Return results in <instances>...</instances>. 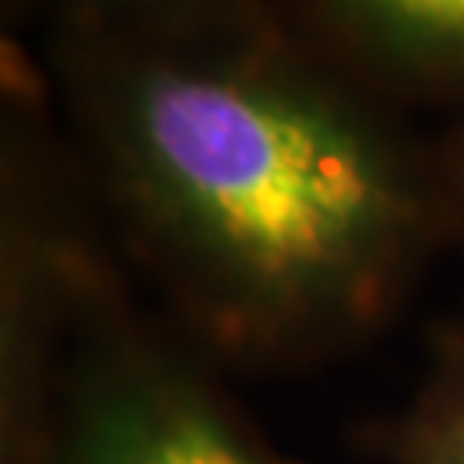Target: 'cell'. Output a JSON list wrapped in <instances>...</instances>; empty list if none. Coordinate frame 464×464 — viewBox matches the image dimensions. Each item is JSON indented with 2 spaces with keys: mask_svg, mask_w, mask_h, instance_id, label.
Masks as SVG:
<instances>
[{
  "mask_svg": "<svg viewBox=\"0 0 464 464\" xmlns=\"http://www.w3.org/2000/svg\"><path fill=\"white\" fill-rule=\"evenodd\" d=\"M0 14H4V32L21 34L32 21H42L45 0H0Z\"/></svg>",
  "mask_w": 464,
  "mask_h": 464,
  "instance_id": "8",
  "label": "cell"
},
{
  "mask_svg": "<svg viewBox=\"0 0 464 464\" xmlns=\"http://www.w3.org/2000/svg\"><path fill=\"white\" fill-rule=\"evenodd\" d=\"M128 272L66 128L0 121V464L63 461L66 362L86 303Z\"/></svg>",
  "mask_w": 464,
  "mask_h": 464,
  "instance_id": "2",
  "label": "cell"
},
{
  "mask_svg": "<svg viewBox=\"0 0 464 464\" xmlns=\"http://www.w3.org/2000/svg\"><path fill=\"white\" fill-rule=\"evenodd\" d=\"M276 14L272 0H45V38L155 45Z\"/></svg>",
  "mask_w": 464,
  "mask_h": 464,
  "instance_id": "6",
  "label": "cell"
},
{
  "mask_svg": "<svg viewBox=\"0 0 464 464\" xmlns=\"http://www.w3.org/2000/svg\"><path fill=\"white\" fill-rule=\"evenodd\" d=\"M272 11L402 111L464 114V0H272Z\"/></svg>",
  "mask_w": 464,
  "mask_h": 464,
  "instance_id": "4",
  "label": "cell"
},
{
  "mask_svg": "<svg viewBox=\"0 0 464 464\" xmlns=\"http://www.w3.org/2000/svg\"><path fill=\"white\" fill-rule=\"evenodd\" d=\"M42 59L128 268L224 372L365 348L454 248L437 134L276 14Z\"/></svg>",
  "mask_w": 464,
  "mask_h": 464,
  "instance_id": "1",
  "label": "cell"
},
{
  "mask_svg": "<svg viewBox=\"0 0 464 464\" xmlns=\"http://www.w3.org/2000/svg\"><path fill=\"white\" fill-rule=\"evenodd\" d=\"M227 375L159 306L131 268L86 303L66 362L59 464H296L234 402Z\"/></svg>",
  "mask_w": 464,
  "mask_h": 464,
  "instance_id": "3",
  "label": "cell"
},
{
  "mask_svg": "<svg viewBox=\"0 0 464 464\" xmlns=\"http://www.w3.org/2000/svg\"><path fill=\"white\" fill-rule=\"evenodd\" d=\"M437 145H440V166H444V186H448L454 248L464 251V114L450 117L448 128L437 134Z\"/></svg>",
  "mask_w": 464,
  "mask_h": 464,
  "instance_id": "7",
  "label": "cell"
},
{
  "mask_svg": "<svg viewBox=\"0 0 464 464\" xmlns=\"http://www.w3.org/2000/svg\"><path fill=\"white\" fill-rule=\"evenodd\" d=\"M375 448L385 464H464V310L433 324L416 382Z\"/></svg>",
  "mask_w": 464,
  "mask_h": 464,
  "instance_id": "5",
  "label": "cell"
}]
</instances>
